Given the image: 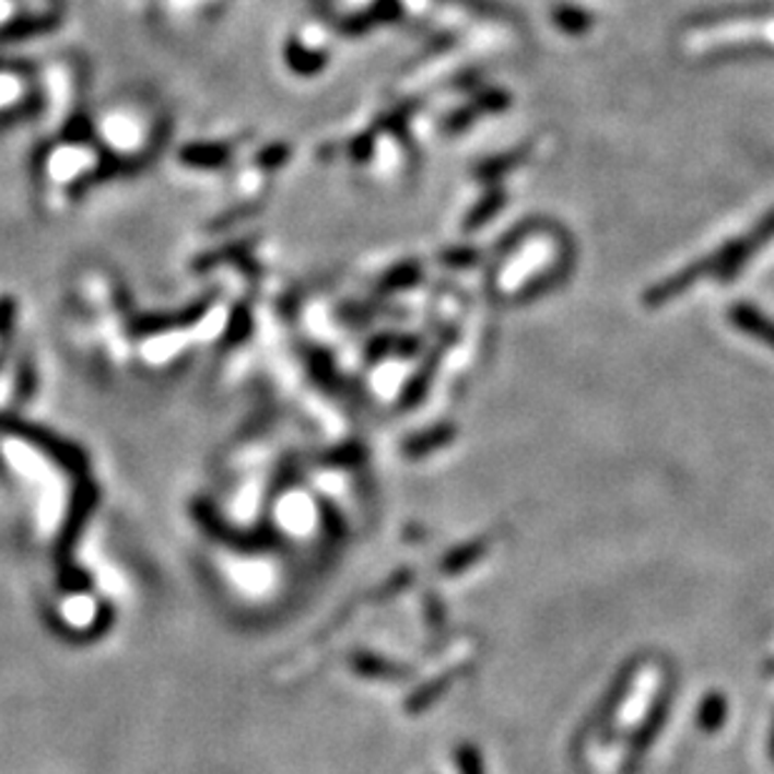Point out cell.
Here are the masks:
<instances>
[{
	"mask_svg": "<svg viewBox=\"0 0 774 774\" xmlns=\"http://www.w3.org/2000/svg\"><path fill=\"white\" fill-rule=\"evenodd\" d=\"M770 760L774 762V722H772V732H770Z\"/></svg>",
	"mask_w": 774,
	"mask_h": 774,
	"instance_id": "obj_16",
	"label": "cell"
},
{
	"mask_svg": "<svg viewBox=\"0 0 774 774\" xmlns=\"http://www.w3.org/2000/svg\"><path fill=\"white\" fill-rule=\"evenodd\" d=\"M461 770H464V774H484V770H481L479 754L474 750L461 752Z\"/></svg>",
	"mask_w": 774,
	"mask_h": 774,
	"instance_id": "obj_15",
	"label": "cell"
},
{
	"mask_svg": "<svg viewBox=\"0 0 774 774\" xmlns=\"http://www.w3.org/2000/svg\"><path fill=\"white\" fill-rule=\"evenodd\" d=\"M552 23H554V28L566 33V36L579 38V36H587V33L595 28L597 19H595V13L587 11V8H579V5H572V3H559L552 8Z\"/></svg>",
	"mask_w": 774,
	"mask_h": 774,
	"instance_id": "obj_8",
	"label": "cell"
},
{
	"mask_svg": "<svg viewBox=\"0 0 774 774\" xmlns=\"http://www.w3.org/2000/svg\"><path fill=\"white\" fill-rule=\"evenodd\" d=\"M640 667H642V659H636V657L624 661L622 669H619V672L614 675L612 684L607 687L605 696H601L597 707L591 710L589 719L584 722L579 732H576V742L584 744L587 739H591L597 732H601V729H605L609 722L614 719V712L619 710V704L624 702V696H626V692H630V687H632L634 677H636V669H640Z\"/></svg>",
	"mask_w": 774,
	"mask_h": 774,
	"instance_id": "obj_3",
	"label": "cell"
},
{
	"mask_svg": "<svg viewBox=\"0 0 774 774\" xmlns=\"http://www.w3.org/2000/svg\"><path fill=\"white\" fill-rule=\"evenodd\" d=\"M574 254H576L574 244L562 246V256H559L556 261L549 266V269L541 271L539 277L529 279L519 291H516L514 304H521V306L531 304V301L552 294L554 289L564 286V283L570 281V277L574 273V266H576V256Z\"/></svg>",
	"mask_w": 774,
	"mask_h": 774,
	"instance_id": "obj_5",
	"label": "cell"
},
{
	"mask_svg": "<svg viewBox=\"0 0 774 774\" xmlns=\"http://www.w3.org/2000/svg\"><path fill=\"white\" fill-rule=\"evenodd\" d=\"M506 201H509V196L502 186H492L486 191V196H481V199L471 206V211L467 213V221H464V231L471 234V231L484 228L489 221H494V216H499V211H504Z\"/></svg>",
	"mask_w": 774,
	"mask_h": 774,
	"instance_id": "obj_9",
	"label": "cell"
},
{
	"mask_svg": "<svg viewBox=\"0 0 774 774\" xmlns=\"http://www.w3.org/2000/svg\"><path fill=\"white\" fill-rule=\"evenodd\" d=\"M672 692H675L672 682L661 687V692L655 696V702H652L647 715H644V719L640 722V727L634 729V735L630 739V750H626V764H624L626 774H632L636 767H640L644 754L652 750V744L657 742L661 729H665L669 719V710H672Z\"/></svg>",
	"mask_w": 774,
	"mask_h": 774,
	"instance_id": "obj_2",
	"label": "cell"
},
{
	"mask_svg": "<svg viewBox=\"0 0 774 774\" xmlns=\"http://www.w3.org/2000/svg\"><path fill=\"white\" fill-rule=\"evenodd\" d=\"M760 54H767V56H774V48L770 46H764V43H739V46H727V48H719L715 50V56L717 60H727V58H747V56H760Z\"/></svg>",
	"mask_w": 774,
	"mask_h": 774,
	"instance_id": "obj_13",
	"label": "cell"
},
{
	"mask_svg": "<svg viewBox=\"0 0 774 774\" xmlns=\"http://www.w3.org/2000/svg\"><path fill=\"white\" fill-rule=\"evenodd\" d=\"M727 321L735 326L737 331L747 333V337L764 343L774 351V318H770L762 308H757L747 301H735L732 306L727 308Z\"/></svg>",
	"mask_w": 774,
	"mask_h": 774,
	"instance_id": "obj_6",
	"label": "cell"
},
{
	"mask_svg": "<svg viewBox=\"0 0 774 774\" xmlns=\"http://www.w3.org/2000/svg\"><path fill=\"white\" fill-rule=\"evenodd\" d=\"M481 258V251H477V248H454V251H449L444 256V261L449 263V266H471V263H477Z\"/></svg>",
	"mask_w": 774,
	"mask_h": 774,
	"instance_id": "obj_14",
	"label": "cell"
},
{
	"mask_svg": "<svg viewBox=\"0 0 774 774\" xmlns=\"http://www.w3.org/2000/svg\"><path fill=\"white\" fill-rule=\"evenodd\" d=\"M729 717V704L727 696L722 692H710L704 700L700 702V707H696V727L702 729L704 735H715L719 732L722 727L727 725Z\"/></svg>",
	"mask_w": 774,
	"mask_h": 774,
	"instance_id": "obj_11",
	"label": "cell"
},
{
	"mask_svg": "<svg viewBox=\"0 0 774 774\" xmlns=\"http://www.w3.org/2000/svg\"><path fill=\"white\" fill-rule=\"evenodd\" d=\"M774 15V3H744V5H722L712 11L694 13L687 19V25H722V23H742V21H764Z\"/></svg>",
	"mask_w": 774,
	"mask_h": 774,
	"instance_id": "obj_7",
	"label": "cell"
},
{
	"mask_svg": "<svg viewBox=\"0 0 774 774\" xmlns=\"http://www.w3.org/2000/svg\"><path fill=\"white\" fill-rule=\"evenodd\" d=\"M774 241V209L764 216L760 223H754L750 234L739 236L722 244L717 251H712V279H717L719 283H732L739 273L747 269V263L752 261L757 251H762L764 246Z\"/></svg>",
	"mask_w": 774,
	"mask_h": 774,
	"instance_id": "obj_1",
	"label": "cell"
},
{
	"mask_svg": "<svg viewBox=\"0 0 774 774\" xmlns=\"http://www.w3.org/2000/svg\"><path fill=\"white\" fill-rule=\"evenodd\" d=\"M479 108L481 116H499L504 110L512 108V93L504 89H486L481 91L479 96L471 101Z\"/></svg>",
	"mask_w": 774,
	"mask_h": 774,
	"instance_id": "obj_12",
	"label": "cell"
},
{
	"mask_svg": "<svg viewBox=\"0 0 774 774\" xmlns=\"http://www.w3.org/2000/svg\"><path fill=\"white\" fill-rule=\"evenodd\" d=\"M529 145H521V149H514L509 153H502V156H492L486 159L484 163H479L474 168V178L484 180V184H496L499 178L509 174V171L519 168L521 163H527L529 159Z\"/></svg>",
	"mask_w": 774,
	"mask_h": 774,
	"instance_id": "obj_10",
	"label": "cell"
},
{
	"mask_svg": "<svg viewBox=\"0 0 774 774\" xmlns=\"http://www.w3.org/2000/svg\"><path fill=\"white\" fill-rule=\"evenodd\" d=\"M715 273V269H712V258H702V261H692L690 266H684L682 271H677L672 273V277L665 279V281H659L655 283V286H649L647 291H644V306H649V308H659V306H667L669 301H675L684 294V291H690L694 283H700L702 279H707Z\"/></svg>",
	"mask_w": 774,
	"mask_h": 774,
	"instance_id": "obj_4",
	"label": "cell"
}]
</instances>
